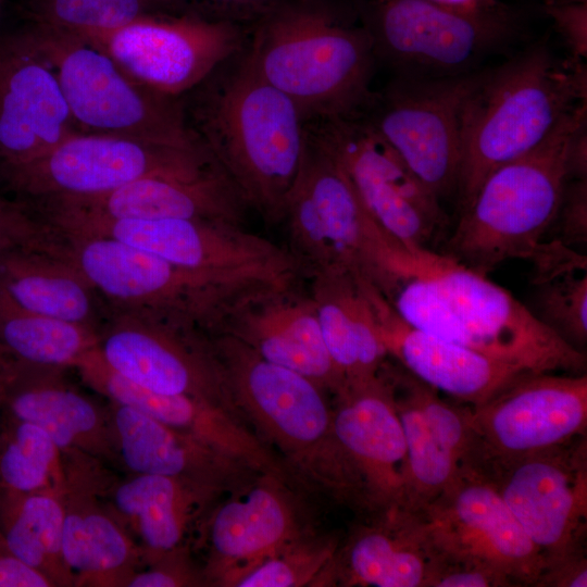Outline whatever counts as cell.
I'll list each match as a JSON object with an SVG mask.
<instances>
[{
  "instance_id": "29",
  "label": "cell",
  "mask_w": 587,
  "mask_h": 587,
  "mask_svg": "<svg viewBox=\"0 0 587 587\" xmlns=\"http://www.w3.org/2000/svg\"><path fill=\"white\" fill-rule=\"evenodd\" d=\"M120 465L130 474L180 478L226 492L260 474L197 438L109 401Z\"/></svg>"
},
{
  "instance_id": "41",
  "label": "cell",
  "mask_w": 587,
  "mask_h": 587,
  "mask_svg": "<svg viewBox=\"0 0 587 587\" xmlns=\"http://www.w3.org/2000/svg\"><path fill=\"white\" fill-rule=\"evenodd\" d=\"M387 300L398 315L412 327L472 349L462 322L427 277L409 276Z\"/></svg>"
},
{
  "instance_id": "7",
  "label": "cell",
  "mask_w": 587,
  "mask_h": 587,
  "mask_svg": "<svg viewBox=\"0 0 587 587\" xmlns=\"http://www.w3.org/2000/svg\"><path fill=\"white\" fill-rule=\"evenodd\" d=\"M28 34L54 71L78 132L207 149L180 97L136 83L83 37L38 24Z\"/></svg>"
},
{
  "instance_id": "30",
  "label": "cell",
  "mask_w": 587,
  "mask_h": 587,
  "mask_svg": "<svg viewBox=\"0 0 587 587\" xmlns=\"http://www.w3.org/2000/svg\"><path fill=\"white\" fill-rule=\"evenodd\" d=\"M430 550L415 512L397 508L367 516L329 570L330 583L342 586L425 587Z\"/></svg>"
},
{
  "instance_id": "13",
  "label": "cell",
  "mask_w": 587,
  "mask_h": 587,
  "mask_svg": "<svg viewBox=\"0 0 587 587\" xmlns=\"http://www.w3.org/2000/svg\"><path fill=\"white\" fill-rule=\"evenodd\" d=\"M109 310L97 348L114 372L145 389L199 398L240 417L197 326L145 311Z\"/></svg>"
},
{
  "instance_id": "2",
  "label": "cell",
  "mask_w": 587,
  "mask_h": 587,
  "mask_svg": "<svg viewBox=\"0 0 587 587\" xmlns=\"http://www.w3.org/2000/svg\"><path fill=\"white\" fill-rule=\"evenodd\" d=\"M241 419L304 491L363 513L358 478L333 427V408L308 377L259 357L237 337L212 342Z\"/></svg>"
},
{
  "instance_id": "3",
  "label": "cell",
  "mask_w": 587,
  "mask_h": 587,
  "mask_svg": "<svg viewBox=\"0 0 587 587\" xmlns=\"http://www.w3.org/2000/svg\"><path fill=\"white\" fill-rule=\"evenodd\" d=\"M243 52L308 123L361 114L373 98L376 55L363 26L325 0H280L254 21Z\"/></svg>"
},
{
  "instance_id": "43",
  "label": "cell",
  "mask_w": 587,
  "mask_h": 587,
  "mask_svg": "<svg viewBox=\"0 0 587 587\" xmlns=\"http://www.w3.org/2000/svg\"><path fill=\"white\" fill-rule=\"evenodd\" d=\"M207 586L201 566L195 565L189 546L171 551L137 571L127 587Z\"/></svg>"
},
{
  "instance_id": "24",
  "label": "cell",
  "mask_w": 587,
  "mask_h": 587,
  "mask_svg": "<svg viewBox=\"0 0 587 587\" xmlns=\"http://www.w3.org/2000/svg\"><path fill=\"white\" fill-rule=\"evenodd\" d=\"M67 369L0 362V413L42 428L61 452L120 465L112 415L79 390Z\"/></svg>"
},
{
  "instance_id": "37",
  "label": "cell",
  "mask_w": 587,
  "mask_h": 587,
  "mask_svg": "<svg viewBox=\"0 0 587 587\" xmlns=\"http://www.w3.org/2000/svg\"><path fill=\"white\" fill-rule=\"evenodd\" d=\"M283 321L260 322L239 335L262 359L292 370L335 395L345 386L323 340L315 312L295 311Z\"/></svg>"
},
{
  "instance_id": "38",
  "label": "cell",
  "mask_w": 587,
  "mask_h": 587,
  "mask_svg": "<svg viewBox=\"0 0 587 587\" xmlns=\"http://www.w3.org/2000/svg\"><path fill=\"white\" fill-rule=\"evenodd\" d=\"M36 24L90 37L142 17L188 11L178 0H29Z\"/></svg>"
},
{
  "instance_id": "21",
  "label": "cell",
  "mask_w": 587,
  "mask_h": 587,
  "mask_svg": "<svg viewBox=\"0 0 587 587\" xmlns=\"http://www.w3.org/2000/svg\"><path fill=\"white\" fill-rule=\"evenodd\" d=\"M74 132L54 71L28 30L0 38V178L7 184Z\"/></svg>"
},
{
  "instance_id": "39",
  "label": "cell",
  "mask_w": 587,
  "mask_h": 587,
  "mask_svg": "<svg viewBox=\"0 0 587 587\" xmlns=\"http://www.w3.org/2000/svg\"><path fill=\"white\" fill-rule=\"evenodd\" d=\"M586 257L580 254L536 275L532 313L560 338L585 352L587 342Z\"/></svg>"
},
{
  "instance_id": "26",
  "label": "cell",
  "mask_w": 587,
  "mask_h": 587,
  "mask_svg": "<svg viewBox=\"0 0 587 587\" xmlns=\"http://www.w3.org/2000/svg\"><path fill=\"white\" fill-rule=\"evenodd\" d=\"M97 347L82 358L74 369L90 388L109 401L137 409L258 473L275 474L291 480L278 458L243 420L199 398L145 389L114 372L101 358Z\"/></svg>"
},
{
  "instance_id": "42",
  "label": "cell",
  "mask_w": 587,
  "mask_h": 587,
  "mask_svg": "<svg viewBox=\"0 0 587 587\" xmlns=\"http://www.w3.org/2000/svg\"><path fill=\"white\" fill-rule=\"evenodd\" d=\"M58 230L25 202L0 196V253L17 248H50Z\"/></svg>"
},
{
  "instance_id": "16",
  "label": "cell",
  "mask_w": 587,
  "mask_h": 587,
  "mask_svg": "<svg viewBox=\"0 0 587 587\" xmlns=\"http://www.w3.org/2000/svg\"><path fill=\"white\" fill-rule=\"evenodd\" d=\"M415 513L430 555L482 564L501 572L514 586H535L545 559L483 474L462 473Z\"/></svg>"
},
{
  "instance_id": "32",
  "label": "cell",
  "mask_w": 587,
  "mask_h": 587,
  "mask_svg": "<svg viewBox=\"0 0 587 587\" xmlns=\"http://www.w3.org/2000/svg\"><path fill=\"white\" fill-rule=\"evenodd\" d=\"M327 278L328 295L315 311L326 349L345 385L371 378L388 354L372 307L351 273Z\"/></svg>"
},
{
  "instance_id": "20",
  "label": "cell",
  "mask_w": 587,
  "mask_h": 587,
  "mask_svg": "<svg viewBox=\"0 0 587 587\" xmlns=\"http://www.w3.org/2000/svg\"><path fill=\"white\" fill-rule=\"evenodd\" d=\"M73 235L111 237L173 264L203 272L277 284L286 276L280 254L266 243L230 233V222L164 220H87L52 224Z\"/></svg>"
},
{
  "instance_id": "34",
  "label": "cell",
  "mask_w": 587,
  "mask_h": 587,
  "mask_svg": "<svg viewBox=\"0 0 587 587\" xmlns=\"http://www.w3.org/2000/svg\"><path fill=\"white\" fill-rule=\"evenodd\" d=\"M402 427L408 460L407 510L416 512L452 486L462 474L421 409L402 366L384 364Z\"/></svg>"
},
{
  "instance_id": "50",
  "label": "cell",
  "mask_w": 587,
  "mask_h": 587,
  "mask_svg": "<svg viewBox=\"0 0 587 587\" xmlns=\"http://www.w3.org/2000/svg\"><path fill=\"white\" fill-rule=\"evenodd\" d=\"M441 5L471 11V12H491L501 10L504 7L496 0H427Z\"/></svg>"
},
{
  "instance_id": "1",
  "label": "cell",
  "mask_w": 587,
  "mask_h": 587,
  "mask_svg": "<svg viewBox=\"0 0 587 587\" xmlns=\"http://www.w3.org/2000/svg\"><path fill=\"white\" fill-rule=\"evenodd\" d=\"M193 90L185 107L201 142L243 200L283 215L308 139L298 107L259 76L241 51Z\"/></svg>"
},
{
  "instance_id": "12",
  "label": "cell",
  "mask_w": 587,
  "mask_h": 587,
  "mask_svg": "<svg viewBox=\"0 0 587 587\" xmlns=\"http://www.w3.org/2000/svg\"><path fill=\"white\" fill-rule=\"evenodd\" d=\"M216 170L207 149L74 132L7 186L36 201L102 195L148 176H196Z\"/></svg>"
},
{
  "instance_id": "48",
  "label": "cell",
  "mask_w": 587,
  "mask_h": 587,
  "mask_svg": "<svg viewBox=\"0 0 587 587\" xmlns=\"http://www.w3.org/2000/svg\"><path fill=\"white\" fill-rule=\"evenodd\" d=\"M536 587H586L587 559L585 551L546 563Z\"/></svg>"
},
{
  "instance_id": "6",
  "label": "cell",
  "mask_w": 587,
  "mask_h": 587,
  "mask_svg": "<svg viewBox=\"0 0 587 587\" xmlns=\"http://www.w3.org/2000/svg\"><path fill=\"white\" fill-rule=\"evenodd\" d=\"M283 215L326 276L352 273L387 298L401 282L407 248L372 218L338 158L309 125L302 166Z\"/></svg>"
},
{
  "instance_id": "18",
  "label": "cell",
  "mask_w": 587,
  "mask_h": 587,
  "mask_svg": "<svg viewBox=\"0 0 587 587\" xmlns=\"http://www.w3.org/2000/svg\"><path fill=\"white\" fill-rule=\"evenodd\" d=\"M296 487L261 473L213 505L195 538L205 551L207 586H234L265 559L313 534Z\"/></svg>"
},
{
  "instance_id": "11",
  "label": "cell",
  "mask_w": 587,
  "mask_h": 587,
  "mask_svg": "<svg viewBox=\"0 0 587 587\" xmlns=\"http://www.w3.org/2000/svg\"><path fill=\"white\" fill-rule=\"evenodd\" d=\"M364 27L376 60L415 78L472 72L512 30L505 8L471 12L427 0H375Z\"/></svg>"
},
{
  "instance_id": "33",
  "label": "cell",
  "mask_w": 587,
  "mask_h": 587,
  "mask_svg": "<svg viewBox=\"0 0 587 587\" xmlns=\"http://www.w3.org/2000/svg\"><path fill=\"white\" fill-rule=\"evenodd\" d=\"M98 341V330L28 311L0 288V362L74 369Z\"/></svg>"
},
{
  "instance_id": "9",
  "label": "cell",
  "mask_w": 587,
  "mask_h": 587,
  "mask_svg": "<svg viewBox=\"0 0 587 587\" xmlns=\"http://www.w3.org/2000/svg\"><path fill=\"white\" fill-rule=\"evenodd\" d=\"M59 233L63 251L109 309L145 311L209 326L217 320L230 288L262 285L183 267L111 237Z\"/></svg>"
},
{
  "instance_id": "17",
  "label": "cell",
  "mask_w": 587,
  "mask_h": 587,
  "mask_svg": "<svg viewBox=\"0 0 587 587\" xmlns=\"http://www.w3.org/2000/svg\"><path fill=\"white\" fill-rule=\"evenodd\" d=\"M372 218L408 249L426 248L445 223L440 200L360 114L312 122Z\"/></svg>"
},
{
  "instance_id": "27",
  "label": "cell",
  "mask_w": 587,
  "mask_h": 587,
  "mask_svg": "<svg viewBox=\"0 0 587 587\" xmlns=\"http://www.w3.org/2000/svg\"><path fill=\"white\" fill-rule=\"evenodd\" d=\"M361 288L388 354L414 377L451 400L478 407L527 372L412 327L375 286L363 283Z\"/></svg>"
},
{
  "instance_id": "14",
  "label": "cell",
  "mask_w": 587,
  "mask_h": 587,
  "mask_svg": "<svg viewBox=\"0 0 587 587\" xmlns=\"http://www.w3.org/2000/svg\"><path fill=\"white\" fill-rule=\"evenodd\" d=\"M83 38L136 83L171 97L193 90L245 42L239 23L192 11L147 16Z\"/></svg>"
},
{
  "instance_id": "44",
  "label": "cell",
  "mask_w": 587,
  "mask_h": 587,
  "mask_svg": "<svg viewBox=\"0 0 587 587\" xmlns=\"http://www.w3.org/2000/svg\"><path fill=\"white\" fill-rule=\"evenodd\" d=\"M513 582L491 567L430 555L425 587H509Z\"/></svg>"
},
{
  "instance_id": "47",
  "label": "cell",
  "mask_w": 587,
  "mask_h": 587,
  "mask_svg": "<svg viewBox=\"0 0 587 587\" xmlns=\"http://www.w3.org/2000/svg\"><path fill=\"white\" fill-rule=\"evenodd\" d=\"M188 11L239 23L255 21L280 0H178Z\"/></svg>"
},
{
  "instance_id": "22",
  "label": "cell",
  "mask_w": 587,
  "mask_h": 587,
  "mask_svg": "<svg viewBox=\"0 0 587 587\" xmlns=\"http://www.w3.org/2000/svg\"><path fill=\"white\" fill-rule=\"evenodd\" d=\"M333 427L360 484L363 514L405 509L407 449L383 366L377 375L336 394Z\"/></svg>"
},
{
  "instance_id": "36",
  "label": "cell",
  "mask_w": 587,
  "mask_h": 587,
  "mask_svg": "<svg viewBox=\"0 0 587 587\" xmlns=\"http://www.w3.org/2000/svg\"><path fill=\"white\" fill-rule=\"evenodd\" d=\"M63 455L52 438L37 425L1 415L0 511L42 491H61Z\"/></svg>"
},
{
  "instance_id": "28",
  "label": "cell",
  "mask_w": 587,
  "mask_h": 587,
  "mask_svg": "<svg viewBox=\"0 0 587 587\" xmlns=\"http://www.w3.org/2000/svg\"><path fill=\"white\" fill-rule=\"evenodd\" d=\"M100 492L148 565L189 546L210 510L226 491L163 475L130 474L118 479L110 472Z\"/></svg>"
},
{
  "instance_id": "10",
  "label": "cell",
  "mask_w": 587,
  "mask_h": 587,
  "mask_svg": "<svg viewBox=\"0 0 587 587\" xmlns=\"http://www.w3.org/2000/svg\"><path fill=\"white\" fill-rule=\"evenodd\" d=\"M471 457L464 472L486 473L564 446L587 430V375L526 372L469 408Z\"/></svg>"
},
{
  "instance_id": "45",
  "label": "cell",
  "mask_w": 587,
  "mask_h": 587,
  "mask_svg": "<svg viewBox=\"0 0 587 587\" xmlns=\"http://www.w3.org/2000/svg\"><path fill=\"white\" fill-rule=\"evenodd\" d=\"M570 180L572 182L566 183L554 223L558 224L555 240L572 248L587 242V179Z\"/></svg>"
},
{
  "instance_id": "40",
  "label": "cell",
  "mask_w": 587,
  "mask_h": 587,
  "mask_svg": "<svg viewBox=\"0 0 587 587\" xmlns=\"http://www.w3.org/2000/svg\"><path fill=\"white\" fill-rule=\"evenodd\" d=\"M338 549L336 539L314 533L287 546L242 575L234 587L323 585Z\"/></svg>"
},
{
  "instance_id": "4",
  "label": "cell",
  "mask_w": 587,
  "mask_h": 587,
  "mask_svg": "<svg viewBox=\"0 0 587 587\" xmlns=\"http://www.w3.org/2000/svg\"><path fill=\"white\" fill-rule=\"evenodd\" d=\"M583 65L558 62L547 47L538 46L477 73L461 109L460 211L488 174L536 148L586 103Z\"/></svg>"
},
{
  "instance_id": "49",
  "label": "cell",
  "mask_w": 587,
  "mask_h": 587,
  "mask_svg": "<svg viewBox=\"0 0 587 587\" xmlns=\"http://www.w3.org/2000/svg\"><path fill=\"white\" fill-rule=\"evenodd\" d=\"M0 587H52L51 583L43 575L11 553L1 533Z\"/></svg>"
},
{
  "instance_id": "25",
  "label": "cell",
  "mask_w": 587,
  "mask_h": 587,
  "mask_svg": "<svg viewBox=\"0 0 587 587\" xmlns=\"http://www.w3.org/2000/svg\"><path fill=\"white\" fill-rule=\"evenodd\" d=\"M243 200L222 170L196 176H148L110 192L35 202L50 224L87 220L184 218L233 222Z\"/></svg>"
},
{
  "instance_id": "35",
  "label": "cell",
  "mask_w": 587,
  "mask_h": 587,
  "mask_svg": "<svg viewBox=\"0 0 587 587\" xmlns=\"http://www.w3.org/2000/svg\"><path fill=\"white\" fill-rule=\"evenodd\" d=\"M61 491L26 496L0 511V533L8 549L52 586H75L62 551Z\"/></svg>"
},
{
  "instance_id": "5",
  "label": "cell",
  "mask_w": 587,
  "mask_h": 587,
  "mask_svg": "<svg viewBox=\"0 0 587 587\" xmlns=\"http://www.w3.org/2000/svg\"><path fill=\"white\" fill-rule=\"evenodd\" d=\"M586 103L570 112L529 152L494 170L460 213L446 255L478 274L509 259L536 261L553 225L566 183L575 134L586 125Z\"/></svg>"
},
{
  "instance_id": "15",
  "label": "cell",
  "mask_w": 587,
  "mask_h": 587,
  "mask_svg": "<svg viewBox=\"0 0 587 587\" xmlns=\"http://www.w3.org/2000/svg\"><path fill=\"white\" fill-rule=\"evenodd\" d=\"M477 73L400 79L366 107L365 120L439 200L457 191L461 109Z\"/></svg>"
},
{
  "instance_id": "8",
  "label": "cell",
  "mask_w": 587,
  "mask_h": 587,
  "mask_svg": "<svg viewBox=\"0 0 587 587\" xmlns=\"http://www.w3.org/2000/svg\"><path fill=\"white\" fill-rule=\"evenodd\" d=\"M408 250V275L436 285L472 349L527 372L586 373V352L560 338L508 290L446 254L422 247Z\"/></svg>"
},
{
  "instance_id": "23",
  "label": "cell",
  "mask_w": 587,
  "mask_h": 587,
  "mask_svg": "<svg viewBox=\"0 0 587 587\" xmlns=\"http://www.w3.org/2000/svg\"><path fill=\"white\" fill-rule=\"evenodd\" d=\"M62 455V551L75 586L127 587L145 561L135 540L101 498V486L110 470L82 452Z\"/></svg>"
},
{
  "instance_id": "31",
  "label": "cell",
  "mask_w": 587,
  "mask_h": 587,
  "mask_svg": "<svg viewBox=\"0 0 587 587\" xmlns=\"http://www.w3.org/2000/svg\"><path fill=\"white\" fill-rule=\"evenodd\" d=\"M0 288L24 309L100 333L110 310L62 241L51 248H17L0 253Z\"/></svg>"
},
{
  "instance_id": "46",
  "label": "cell",
  "mask_w": 587,
  "mask_h": 587,
  "mask_svg": "<svg viewBox=\"0 0 587 587\" xmlns=\"http://www.w3.org/2000/svg\"><path fill=\"white\" fill-rule=\"evenodd\" d=\"M546 12L554 21L574 60L582 62L587 52L586 0H549Z\"/></svg>"
},
{
  "instance_id": "19",
  "label": "cell",
  "mask_w": 587,
  "mask_h": 587,
  "mask_svg": "<svg viewBox=\"0 0 587 587\" xmlns=\"http://www.w3.org/2000/svg\"><path fill=\"white\" fill-rule=\"evenodd\" d=\"M483 475L494 483L540 551L545 565L585 551L586 435L564 446L496 466Z\"/></svg>"
}]
</instances>
